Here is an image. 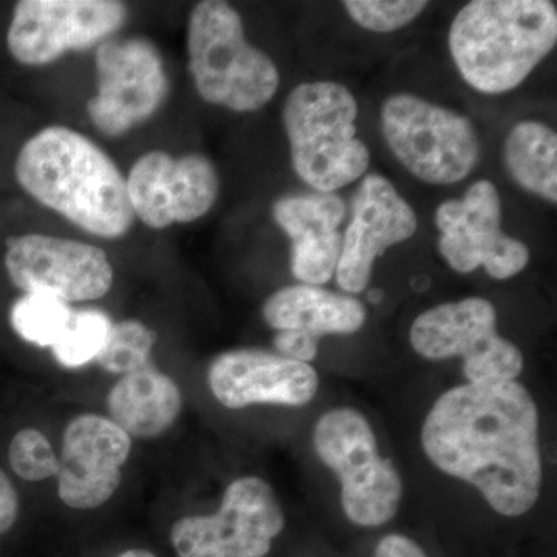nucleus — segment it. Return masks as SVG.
Returning <instances> with one entry per match:
<instances>
[{
  "label": "nucleus",
  "instance_id": "obj_1",
  "mask_svg": "<svg viewBox=\"0 0 557 557\" xmlns=\"http://www.w3.org/2000/svg\"><path fill=\"white\" fill-rule=\"evenodd\" d=\"M421 443L440 471L478 487L498 515H527L541 496L537 406L518 381L445 392L429 410Z\"/></svg>",
  "mask_w": 557,
  "mask_h": 557
},
{
  "label": "nucleus",
  "instance_id": "obj_2",
  "mask_svg": "<svg viewBox=\"0 0 557 557\" xmlns=\"http://www.w3.org/2000/svg\"><path fill=\"white\" fill-rule=\"evenodd\" d=\"M14 175L32 199L101 239H120L134 225L120 168L97 143L70 127H44L27 139Z\"/></svg>",
  "mask_w": 557,
  "mask_h": 557
},
{
  "label": "nucleus",
  "instance_id": "obj_3",
  "mask_svg": "<svg viewBox=\"0 0 557 557\" xmlns=\"http://www.w3.org/2000/svg\"><path fill=\"white\" fill-rule=\"evenodd\" d=\"M557 42L556 3L549 0H474L449 28L454 64L472 89L515 90Z\"/></svg>",
  "mask_w": 557,
  "mask_h": 557
},
{
  "label": "nucleus",
  "instance_id": "obj_4",
  "mask_svg": "<svg viewBox=\"0 0 557 557\" xmlns=\"http://www.w3.org/2000/svg\"><path fill=\"white\" fill-rule=\"evenodd\" d=\"M358 104L333 81L299 84L285 100L284 120L296 174L318 193H335L368 171L370 152L357 137Z\"/></svg>",
  "mask_w": 557,
  "mask_h": 557
},
{
  "label": "nucleus",
  "instance_id": "obj_5",
  "mask_svg": "<svg viewBox=\"0 0 557 557\" xmlns=\"http://www.w3.org/2000/svg\"><path fill=\"white\" fill-rule=\"evenodd\" d=\"M186 50L194 86L209 104L251 113L277 94V65L248 42L244 21L230 3L205 0L194 7Z\"/></svg>",
  "mask_w": 557,
  "mask_h": 557
},
{
  "label": "nucleus",
  "instance_id": "obj_6",
  "mask_svg": "<svg viewBox=\"0 0 557 557\" xmlns=\"http://www.w3.org/2000/svg\"><path fill=\"white\" fill-rule=\"evenodd\" d=\"M313 448L341 483V504L359 527H381L398 512L403 483L397 468L380 456L375 432L358 410L333 409L319 418Z\"/></svg>",
  "mask_w": 557,
  "mask_h": 557
},
{
  "label": "nucleus",
  "instance_id": "obj_7",
  "mask_svg": "<svg viewBox=\"0 0 557 557\" xmlns=\"http://www.w3.org/2000/svg\"><path fill=\"white\" fill-rule=\"evenodd\" d=\"M381 131L406 170L429 185L461 182L479 164L480 143L471 121L416 95H392L384 101Z\"/></svg>",
  "mask_w": 557,
  "mask_h": 557
},
{
  "label": "nucleus",
  "instance_id": "obj_8",
  "mask_svg": "<svg viewBox=\"0 0 557 557\" xmlns=\"http://www.w3.org/2000/svg\"><path fill=\"white\" fill-rule=\"evenodd\" d=\"M410 344L432 361L463 359L469 383L515 381L523 370V355L497 332V311L490 300L467 298L424 311L410 327Z\"/></svg>",
  "mask_w": 557,
  "mask_h": 557
},
{
  "label": "nucleus",
  "instance_id": "obj_9",
  "mask_svg": "<svg viewBox=\"0 0 557 557\" xmlns=\"http://www.w3.org/2000/svg\"><path fill=\"white\" fill-rule=\"evenodd\" d=\"M284 527L273 487L242 478L226 487L215 515L177 520L171 541L178 557H265Z\"/></svg>",
  "mask_w": 557,
  "mask_h": 557
},
{
  "label": "nucleus",
  "instance_id": "obj_10",
  "mask_svg": "<svg viewBox=\"0 0 557 557\" xmlns=\"http://www.w3.org/2000/svg\"><path fill=\"white\" fill-rule=\"evenodd\" d=\"M97 94L87 102L91 124L106 137H121L156 115L170 78L152 40L108 39L95 53Z\"/></svg>",
  "mask_w": 557,
  "mask_h": 557
},
{
  "label": "nucleus",
  "instance_id": "obj_11",
  "mask_svg": "<svg viewBox=\"0 0 557 557\" xmlns=\"http://www.w3.org/2000/svg\"><path fill=\"white\" fill-rule=\"evenodd\" d=\"M116 0H21L14 5L7 47L22 65L51 64L69 51L108 40L127 21Z\"/></svg>",
  "mask_w": 557,
  "mask_h": 557
},
{
  "label": "nucleus",
  "instance_id": "obj_12",
  "mask_svg": "<svg viewBox=\"0 0 557 557\" xmlns=\"http://www.w3.org/2000/svg\"><path fill=\"white\" fill-rule=\"evenodd\" d=\"M438 251L454 271L472 273L483 267L491 277L518 276L530 263V249L502 231V201L487 180L469 186L463 199L443 201L435 212Z\"/></svg>",
  "mask_w": 557,
  "mask_h": 557
},
{
  "label": "nucleus",
  "instance_id": "obj_13",
  "mask_svg": "<svg viewBox=\"0 0 557 557\" xmlns=\"http://www.w3.org/2000/svg\"><path fill=\"white\" fill-rule=\"evenodd\" d=\"M5 270L17 288L62 302L104 298L113 267L104 249L86 242L28 233L7 240Z\"/></svg>",
  "mask_w": 557,
  "mask_h": 557
},
{
  "label": "nucleus",
  "instance_id": "obj_14",
  "mask_svg": "<svg viewBox=\"0 0 557 557\" xmlns=\"http://www.w3.org/2000/svg\"><path fill=\"white\" fill-rule=\"evenodd\" d=\"M134 218L152 230L205 218L219 197L218 170L208 157H172L152 150L135 161L126 178Z\"/></svg>",
  "mask_w": 557,
  "mask_h": 557
},
{
  "label": "nucleus",
  "instance_id": "obj_15",
  "mask_svg": "<svg viewBox=\"0 0 557 557\" xmlns=\"http://www.w3.org/2000/svg\"><path fill=\"white\" fill-rule=\"evenodd\" d=\"M418 220L412 207L383 175L362 180L351 201V218L341 244L336 281L344 292L368 288L373 263L387 248L410 239Z\"/></svg>",
  "mask_w": 557,
  "mask_h": 557
},
{
  "label": "nucleus",
  "instance_id": "obj_16",
  "mask_svg": "<svg viewBox=\"0 0 557 557\" xmlns=\"http://www.w3.org/2000/svg\"><path fill=\"white\" fill-rule=\"evenodd\" d=\"M131 449L129 435L110 418L86 413L70 421L58 471L62 504L75 509L104 505L121 485Z\"/></svg>",
  "mask_w": 557,
  "mask_h": 557
},
{
  "label": "nucleus",
  "instance_id": "obj_17",
  "mask_svg": "<svg viewBox=\"0 0 557 557\" xmlns=\"http://www.w3.org/2000/svg\"><path fill=\"white\" fill-rule=\"evenodd\" d=\"M212 395L228 409L252 405L306 406L317 395V370L258 348L225 351L208 372Z\"/></svg>",
  "mask_w": 557,
  "mask_h": 557
},
{
  "label": "nucleus",
  "instance_id": "obj_18",
  "mask_svg": "<svg viewBox=\"0 0 557 557\" xmlns=\"http://www.w3.org/2000/svg\"><path fill=\"white\" fill-rule=\"evenodd\" d=\"M346 203L335 193L285 196L273 218L292 240V273L306 285H324L335 276L346 219Z\"/></svg>",
  "mask_w": 557,
  "mask_h": 557
},
{
  "label": "nucleus",
  "instance_id": "obj_19",
  "mask_svg": "<svg viewBox=\"0 0 557 557\" xmlns=\"http://www.w3.org/2000/svg\"><path fill=\"white\" fill-rule=\"evenodd\" d=\"M263 319L277 332H300L321 338L351 335L364 325L368 311L350 295L314 285H292L273 293L263 304Z\"/></svg>",
  "mask_w": 557,
  "mask_h": 557
},
{
  "label": "nucleus",
  "instance_id": "obj_20",
  "mask_svg": "<svg viewBox=\"0 0 557 557\" xmlns=\"http://www.w3.org/2000/svg\"><path fill=\"white\" fill-rule=\"evenodd\" d=\"M182 405L174 380L150 366L124 375L108 397L110 420L129 437L139 438L164 434L177 421Z\"/></svg>",
  "mask_w": 557,
  "mask_h": 557
},
{
  "label": "nucleus",
  "instance_id": "obj_21",
  "mask_svg": "<svg viewBox=\"0 0 557 557\" xmlns=\"http://www.w3.org/2000/svg\"><path fill=\"white\" fill-rule=\"evenodd\" d=\"M504 160L511 178L542 199L557 201V135L547 124L528 120L509 131Z\"/></svg>",
  "mask_w": 557,
  "mask_h": 557
},
{
  "label": "nucleus",
  "instance_id": "obj_22",
  "mask_svg": "<svg viewBox=\"0 0 557 557\" xmlns=\"http://www.w3.org/2000/svg\"><path fill=\"white\" fill-rule=\"evenodd\" d=\"M72 314V307L60 299L40 293H25L11 307L10 321L25 343L53 347L67 329Z\"/></svg>",
  "mask_w": 557,
  "mask_h": 557
},
{
  "label": "nucleus",
  "instance_id": "obj_23",
  "mask_svg": "<svg viewBox=\"0 0 557 557\" xmlns=\"http://www.w3.org/2000/svg\"><path fill=\"white\" fill-rule=\"evenodd\" d=\"M112 321L98 309L73 311L67 329L51 347L58 364L65 369H78L95 361L106 346Z\"/></svg>",
  "mask_w": 557,
  "mask_h": 557
},
{
  "label": "nucleus",
  "instance_id": "obj_24",
  "mask_svg": "<svg viewBox=\"0 0 557 557\" xmlns=\"http://www.w3.org/2000/svg\"><path fill=\"white\" fill-rule=\"evenodd\" d=\"M157 343V333L137 319L116 322L98 358L100 368L110 373L129 375L148 368L150 355Z\"/></svg>",
  "mask_w": 557,
  "mask_h": 557
},
{
  "label": "nucleus",
  "instance_id": "obj_25",
  "mask_svg": "<svg viewBox=\"0 0 557 557\" xmlns=\"http://www.w3.org/2000/svg\"><path fill=\"white\" fill-rule=\"evenodd\" d=\"M9 460L13 471L28 482H40L58 475L60 458L49 438L38 429H22L10 443Z\"/></svg>",
  "mask_w": 557,
  "mask_h": 557
},
{
  "label": "nucleus",
  "instance_id": "obj_26",
  "mask_svg": "<svg viewBox=\"0 0 557 557\" xmlns=\"http://www.w3.org/2000/svg\"><path fill=\"white\" fill-rule=\"evenodd\" d=\"M348 16L359 27L373 33H392L417 20L428 2L424 0H347Z\"/></svg>",
  "mask_w": 557,
  "mask_h": 557
},
{
  "label": "nucleus",
  "instance_id": "obj_27",
  "mask_svg": "<svg viewBox=\"0 0 557 557\" xmlns=\"http://www.w3.org/2000/svg\"><path fill=\"white\" fill-rule=\"evenodd\" d=\"M274 347L282 357L306 364L318 357V339L307 333L277 332L274 336Z\"/></svg>",
  "mask_w": 557,
  "mask_h": 557
},
{
  "label": "nucleus",
  "instance_id": "obj_28",
  "mask_svg": "<svg viewBox=\"0 0 557 557\" xmlns=\"http://www.w3.org/2000/svg\"><path fill=\"white\" fill-rule=\"evenodd\" d=\"M20 516V496L5 472L0 471V534L7 533Z\"/></svg>",
  "mask_w": 557,
  "mask_h": 557
},
{
  "label": "nucleus",
  "instance_id": "obj_29",
  "mask_svg": "<svg viewBox=\"0 0 557 557\" xmlns=\"http://www.w3.org/2000/svg\"><path fill=\"white\" fill-rule=\"evenodd\" d=\"M375 557H428L416 541L403 534H388L376 545Z\"/></svg>",
  "mask_w": 557,
  "mask_h": 557
},
{
  "label": "nucleus",
  "instance_id": "obj_30",
  "mask_svg": "<svg viewBox=\"0 0 557 557\" xmlns=\"http://www.w3.org/2000/svg\"><path fill=\"white\" fill-rule=\"evenodd\" d=\"M119 557H156V555L148 552V549H129V552H124Z\"/></svg>",
  "mask_w": 557,
  "mask_h": 557
},
{
  "label": "nucleus",
  "instance_id": "obj_31",
  "mask_svg": "<svg viewBox=\"0 0 557 557\" xmlns=\"http://www.w3.org/2000/svg\"><path fill=\"white\" fill-rule=\"evenodd\" d=\"M384 293L381 292V289H372V292L369 293V300L372 304H379L381 300H383Z\"/></svg>",
  "mask_w": 557,
  "mask_h": 557
}]
</instances>
